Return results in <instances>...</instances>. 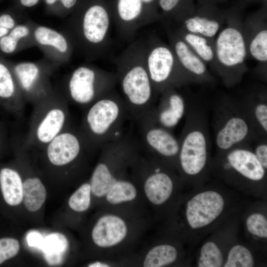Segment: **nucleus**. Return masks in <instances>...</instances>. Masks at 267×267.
Returning <instances> with one entry per match:
<instances>
[{
    "label": "nucleus",
    "mask_w": 267,
    "mask_h": 267,
    "mask_svg": "<svg viewBox=\"0 0 267 267\" xmlns=\"http://www.w3.org/2000/svg\"><path fill=\"white\" fill-rule=\"evenodd\" d=\"M112 24L106 0H79L61 32L71 41L75 51L87 61H92L103 57L109 50Z\"/></svg>",
    "instance_id": "obj_1"
},
{
    "label": "nucleus",
    "mask_w": 267,
    "mask_h": 267,
    "mask_svg": "<svg viewBox=\"0 0 267 267\" xmlns=\"http://www.w3.org/2000/svg\"><path fill=\"white\" fill-rule=\"evenodd\" d=\"M114 63L117 83L130 118L138 125L151 114L158 97L146 65L144 38L130 43Z\"/></svg>",
    "instance_id": "obj_2"
},
{
    "label": "nucleus",
    "mask_w": 267,
    "mask_h": 267,
    "mask_svg": "<svg viewBox=\"0 0 267 267\" xmlns=\"http://www.w3.org/2000/svg\"><path fill=\"white\" fill-rule=\"evenodd\" d=\"M208 106L201 100L190 101L178 138L177 165L188 176H196L206 167L212 146Z\"/></svg>",
    "instance_id": "obj_3"
},
{
    "label": "nucleus",
    "mask_w": 267,
    "mask_h": 267,
    "mask_svg": "<svg viewBox=\"0 0 267 267\" xmlns=\"http://www.w3.org/2000/svg\"><path fill=\"white\" fill-rule=\"evenodd\" d=\"M85 111L80 130L92 150L100 149L124 134L123 126L129 114L124 99L114 89Z\"/></svg>",
    "instance_id": "obj_4"
},
{
    "label": "nucleus",
    "mask_w": 267,
    "mask_h": 267,
    "mask_svg": "<svg viewBox=\"0 0 267 267\" xmlns=\"http://www.w3.org/2000/svg\"><path fill=\"white\" fill-rule=\"evenodd\" d=\"M216 65L214 70L225 87L239 84L248 71L247 48L243 20L236 13L229 12L225 22L215 38Z\"/></svg>",
    "instance_id": "obj_5"
},
{
    "label": "nucleus",
    "mask_w": 267,
    "mask_h": 267,
    "mask_svg": "<svg viewBox=\"0 0 267 267\" xmlns=\"http://www.w3.org/2000/svg\"><path fill=\"white\" fill-rule=\"evenodd\" d=\"M213 142L218 153L250 144L259 135L237 97L226 94L212 104Z\"/></svg>",
    "instance_id": "obj_6"
},
{
    "label": "nucleus",
    "mask_w": 267,
    "mask_h": 267,
    "mask_svg": "<svg viewBox=\"0 0 267 267\" xmlns=\"http://www.w3.org/2000/svg\"><path fill=\"white\" fill-rule=\"evenodd\" d=\"M144 43L147 69L158 96L168 89L193 84L169 44L154 34L144 38Z\"/></svg>",
    "instance_id": "obj_7"
},
{
    "label": "nucleus",
    "mask_w": 267,
    "mask_h": 267,
    "mask_svg": "<svg viewBox=\"0 0 267 267\" xmlns=\"http://www.w3.org/2000/svg\"><path fill=\"white\" fill-rule=\"evenodd\" d=\"M135 214V211L105 208L91 231L92 241L104 251L105 256L117 254L136 237L143 224Z\"/></svg>",
    "instance_id": "obj_8"
},
{
    "label": "nucleus",
    "mask_w": 267,
    "mask_h": 267,
    "mask_svg": "<svg viewBox=\"0 0 267 267\" xmlns=\"http://www.w3.org/2000/svg\"><path fill=\"white\" fill-rule=\"evenodd\" d=\"M115 72L93 65H80L69 73L64 81V96L67 101L84 109L114 89Z\"/></svg>",
    "instance_id": "obj_9"
},
{
    "label": "nucleus",
    "mask_w": 267,
    "mask_h": 267,
    "mask_svg": "<svg viewBox=\"0 0 267 267\" xmlns=\"http://www.w3.org/2000/svg\"><path fill=\"white\" fill-rule=\"evenodd\" d=\"M67 100L53 90L35 104L27 143L32 146H45L68 128Z\"/></svg>",
    "instance_id": "obj_10"
},
{
    "label": "nucleus",
    "mask_w": 267,
    "mask_h": 267,
    "mask_svg": "<svg viewBox=\"0 0 267 267\" xmlns=\"http://www.w3.org/2000/svg\"><path fill=\"white\" fill-rule=\"evenodd\" d=\"M119 38L131 43L138 31L161 19L157 0H112L108 2Z\"/></svg>",
    "instance_id": "obj_11"
},
{
    "label": "nucleus",
    "mask_w": 267,
    "mask_h": 267,
    "mask_svg": "<svg viewBox=\"0 0 267 267\" xmlns=\"http://www.w3.org/2000/svg\"><path fill=\"white\" fill-rule=\"evenodd\" d=\"M9 63L25 101L35 104L53 91L50 78L59 66L45 57L32 62L9 61Z\"/></svg>",
    "instance_id": "obj_12"
},
{
    "label": "nucleus",
    "mask_w": 267,
    "mask_h": 267,
    "mask_svg": "<svg viewBox=\"0 0 267 267\" xmlns=\"http://www.w3.org/2000/svg\"><path fill=\"white\" fill-rule=\"evenodd\" d=\"M138 126L141 145L146 154L170 168L177 165L179 141L173 132L148 120Z\"/></svg>",
    "instance_id": "obj_13"
},
{
    "label": "nucleus",
    "mask_w": 267,
    "mask_h": 267,
    "mask_svg": "<svg viewBox=\"0 0 267 267\" xmlns=\"http://www.w3.org/2000/svg\"><path fill=\"white\" fill-rule=\"evenodd\" d=\"M243 28L248 57L257 62L255 75L261 80H267V21L265 11L247 17Z\"/></svg>",
    "instance_id": "obj_14"
},
{
    "label": "nucleus",
    "mask_w": 267,
    "mask_h": 267,
    "mask_svg": "<svg viewBox=\"0 0 267 267\" xmlns=\"http://www.w3.org/2000/svg\"><path fill=\"white\" fill-rule=\"evenodd\" d=\"M163 22L169 41V44L193 84L201 85L216 84L217 79L209 71L207 64L193 51L168 23Z\"/></svg>",
    "instance_id": "obj_15"
},
{
    "label": "nucleus",
    "mask_w": 267,
    "mask_h": 267,
    "mask_svg": "<svg viewBox=\"0 0 267 267\" xmlns=\"http://www.w3.org/2000/svg\"><path fill=\"white\" fill-rule=\"evenodd\" d=\"M50 163L55 166L69 165L80 159L84 152L92 150L80 130L68 128L45 146Z\"/></svg>",
    "instance_id": "obj_16"
},
{
    "label": "nucleus",
    "mask_w": 267,
    "mask_h": 267,
    "mask_svg": "<svg viewBox=\"0 0 267 267\" xmlns=\"http://www.w3.org/2000/svg\"><path fill=\"white\" fill-rule=\"evenodd\" d=\"M33 38L35 46L44 57L59 67L69 62L75 51L72 43L62 32L36 22Z\"/></svg>",
    "instance_id": "obj_17"
},
{
    "label": "nucleus",
    "mask_w": 267,
    "mask_h": 267,
    "mask_svg": "<svg viewBox=\"0 0 267 267\" xmlns=\"http://www.w3.org/2000/svg\"><path fill=\"white\" fill-rule=\"evenodd\" d=\"M178 89L171 88L164 91L160 95L158 104L144 120H149L173 132L185 117L190 102L178 90Z\"/></svg>",
    "instance_id": "obj_18"
},
{
    "label": "nucleus",
    "mask_w": 267,
    "mask_h": 267,
    "mask_svg": "<svg viewBox=\"0 0 267 267\" xmlns=\"http://www.w3.org/2000/svg\"><path fill=\"white\" fill-rule=\"evenodd\" d=\"M228 12L221 11L214 5L204 4L178 20L164 21L185 31L215 39L224 25Z\"/></svg>",
    "instance_id": "obj_19"
},
{
    "label": "nucleus",
    "mask_w": 267,
    "mask_h": 267,
    "mask_svg": "<svg viewBox=\"0 0 267 267\" xmlns=\"http://www.w3.org/2000/svg\"><path fill=\"white\" fill-rule=\"evenodd\" d=\"M221 167L249 180L258 181L265 176L266 169L252 151L250 144L237 146L218 153Z\"/></svg>",
    "instance_id": "obj_20"
},
{
    "label": "nucleus",
    "mask_w": 267,
    "mask_h": 267,
    "mask_svg": "<svg viewBox=\"0 0 267 267\" xmlns=\"http://www.w3.org/2000/svg\"><path fill=\"white\" fill-rule=\"evenodd\" d=\"M223 207V198L219 193L214 191L200 193L187 203V222L192 228L205 226L218 218Z\"/></svg>",
    "instance_id": "obj_21"
},
{
    "label": "nucleus",
    "mask_w": 267,
    "mask_h": 267,
    "mask_svg": "<svg viewBox=\"0 0 267 267\" xmlns=\"http://www.w3.org/2000/svg\"><path fill=\"white\" fill-rule=\"evenodd\" d=\"M258 134L267 135V90L255 86L237 97Z\"/></svg>",
    "instance_id": "obj_22"
},
{
    "label": "nucleus",
    "mask_w": 267,
    "mask_h": 267,
    "mask_svg": "<svg viewBox=\"0 0 267 267\" xmlns=\"http://www.w3.org/2000/svg\"><path fill=\"white\" fill-rule=\"evenodd\" d=\"M24 101L9 61L0 54V105L10 113L18 114Z\"/></svg>",
    "instance_id": "obj_23"
},
{
    "label": "nucleus",
    "mask_w": 267,
    "mask_h": 267,
    "mask_svg": "<svg viewBox=\"0 0 267 267\" xmlns=\"http://www.w3.org/2000/svg\"><path fill=\"white\" fill-rule=\"evenodd\" d=\"M36 22L30 18L17 24L6 35L0 39V54H15L35 46L33 30Z\"/></svg>",
    "instance_id": "obj_24"
},
{
    "label": "nucleus",
    "mask_w": 267,
    "mask_h": 267,
    "mask_svg": "<svg viewBox=\"0 0 267 267\" xmlns=\"http://www.w3.org/2000/svg\"><path fill=\"white\" fill-rule=\"evenodd\" d=\"M168 23L193 51L214 71L216 65L215 39L185 31Z\"/></svg>",
    "instance_id": "obj_25"
},
{
    "label": "nucleus",
    "mask_w": 267,
    "mask_h": 267,
    "mask_svg": "<svg viewBox=\"0 0 267 267\" xmlns=\"http://www.w3.org/2000/svg\"><path fill=\"white\" fill-rule=\"evenodd\" d=\"M0 187L3 199L10 206H16L23 200V182L18 172L8 167L0 170Z\"/></svg>",
    "instance_id": "obj_26"
},
{
    "label": "nucleus",
    "mask_w": 267,
    "mask_h": 267,
    "mask_svg": "<svg viewBox=\"0 0 267 267\" xmlns=\"http://www.w3.org/2000/svg\"><path fill=\"white\" fill-rule=\"evenodd\" d=\"M178 257L177 249L170 244H160L150 248L141 257L140 266L161 267L174 263Z\"/></svg>",
    "instance_id": "obj_27"
},
{
    "label": "nucleus",
    "mask_w": 267,
    "mask_h": 267,
    "mask_svg": "<svg viewBox=\"0 0 267 267\" xmlns=\"http://www.w3.org/2000/svg\"><path fill=\"white\" fill-rule=\"evenodd\" d=\"M44 186L37 178H27L23 182V200L27 209L31 212L39 210L46 199Z\"/></svg>",
    "instance_id": "obj_28"
},
{
    "label": "nucleus",
    "mask_w": 267,
    "mask_h": 267,
    "mask_svg": "<svg viewBox=\"0 0 267 267\" xmlns=\"http://www.w3.org/2000/svg\"><path fill=\"white\" fill-rule=\"evenodd\" d=\"M161 19L175 21L194 11L192 0H157Z\"/></svg>",
    "instance_id": "obj_29"
},
{
    "label": "nucleus",
    "mask_w": 267,
    "mask_h": 267,
    "mask_svg": "<svg viewBox=\"0 0 267 267\" xmlns=\"http://www.w3.org/2000/svg\"><path fill=\"white\" fill-rule=\"evenodd\" d=\"M67 247L66 237L59 233H54L44 239L42 249L45 253L47 262L53 265L61 261L62 255L65 253Z\"/></svg>",
    "instance_id": "obj_30"
},
{
    "label": "nucleus",
    "mask_w": 267,
    "mask_h": 267,
    "mask_svg": "<svg viewBox=\"0 0 267 267\" xmlns=\"http://www.w3.org/2000/svg\"><path fill=\"white\" fill-rule=\"evenodd\" d=\"M28 18L25 11L13 5L0 11V39L6 35L15 26Z\"/></svg>",
    "instance_id": "obj_31"
},
{
    "label": "nucleus",
    "mask_w": 267,
    "mask_h": 267,
    "mask_svg": "<svg viewBox=\"0 0 267 267\" xmlns=\"http://www.w3.org/2000/svg\"><path fill=\"white\" fill-rule=\"evenodd\" d=\"M91 194L89 182L84 183L70 196L68 201L70 208L77 212L86 211L90 205Z\"/></svg>",
    "instance_id": "obj_32"
},
{
    "label": "nucleus",
    "mask_w": 267,
    "mask_h": 267,
    "mask_svg": "<svg viewBox=\"0 0 267 267\" xmlns=\"http://www.w3.org/2000/svg\"><path fill=\"white\" fill-rule=\"evenodd\" d=\"M222 255L217 245L206 242L202 246L198 260L199 267H220L222 265Z\"/></svg>",
    "instance_id": "obj_33"
},
{
    "label": "nucleus",
    "mask_w": 267,
    "mask_h": 267,
    "mask_svg": "<svg viewBox=\"0 0 267 267\" xmlns=\"http://www.w3.org/2000/svg\"><path fill=\"white\" fill-rule=\"evenodd\" d=\"M254 266L253 257L245 247L237 245L229 252L224 267H252Z\"/></svg>",
    "instance_id": "obj_34"
},
{
    "label": "nucleus",
    "mask_w": 267,
    "mask_h": 267,
    "mask_svg": "<svg viewBox=\"0 0 267 267\" xmlns=\"http://www.w3.org/2000/svg\"><path fill=\"white\" fill-rule=\"evenodd\" d=\"M79 0H44L45 13L64 18L74 10Z\"/></svg>",
    "instance_id": "obj_35"
},
{
    "label": "nucleus",
    "mask_w": 267,
    "mask_h": 267,
    "mask_svg": "<svg viewBox=\"0 0 267 267\" xmlns=\"http://www.w3.org/2000/svg\"><path fill=\"white\" fill-rule=\"evenodd\" d=\"M246 225L248 231L260 237H267V221L262 214L255 213L250 216L247 220Z\"/></svg>",
    "instance_id": "obj_36"
},
{
    "label": "nucleus",
    "mask_w": 267,
    "mask_h": 267,
    "mask_svg": "<svg viewBox=\"0 0 267 267\" xmlns=\"http://www.w3.org/2000/svg\"><path fill=\"white\" fill-rule=\"evenodd\" d=\"M18 241L11 238L0 239V265L15 256L19 252Z\"/></svg>",
    "instance_id": "obj_37"
},
{
    "label": "nucleus",
    "mask_w": 267,
    "mask_h": 267,
    "mask_svg": "<svg viewBox=\"0 0 267 267\" xmlns=\"http://www.w3.org/2000/svg\"><path fill=\"white\" fill-rule=\"evenodd\" d=\"M259 161L267 169V135H259L250 144Z\"/></svg>",
    "instance_id": "obj_38"
},
{
    "label": "nucleus",
    "mask_w": 267,
    "mask_h": 267,
    "mask_svg": "<svg viewBox=\"0 0 267 267\" xmlns=\"http://www.w3.org/2000/svg\"><path fill=\"white\" fill-rule=\"evenodd\" d=\"M44 0H12L15 7L23 11L34 7Z\"/></svg>",
    "instance_id": "obj_39"
},
{
    "label": "nucleus",
    "mask_w": 267,
    "mask_h": 267,
    "mask_svg": "<svg viewBox=\"0 0 267 267\" xmlns=\"http://www.w3.org/2000/svg\"><path fill=\"white\" fill-rule=\"evenodd\" d=\"M27 240L29 246L42 249L44 238L40 233L36 232H31L28 234Z\"/></svg>",
    "instance_id": "obj_40"
},
{
    "label": "nucleus",
    "mask_w": 267,
    "mask_h": 267,
    "mask_svg": "<svg viewBox=\"0 0 267 267\" xmlns=\"http://www.w3.org/2000/svg\"><path fill=\"white\" fill-rule=\"evenodd\" d=\"M7 139L4 125L0 122V150L7 146Z\"/></svg>",
    "instance_id": "obj_41"
},
{
    "label": "nucleus",
    "mask_w": 267,
    "mask_h": 267,
    "mask_svg": "<svg viewBox=\"0 0 267 267\" xmlns=\"http://www.w3.org/2000/svg\"><path fill=\"white\" fill-rule=\"evenodd\" d=\"M113 266L111 261H97L89 264L87 267H110Z\"/></svg>",
    "instance_id": "obj_42"
},
{
    "label": "nucleus",
    "mask_w": 267,
    "mask_h": 267,
    "mask_svg": "<svg viewBox=\"0 0 267 267\" xmlns=\"http://www.w3.org/2000/svg\"><path fill=\"white\" fill-rule=\"evenodd\" d=\"M215 0H204L203 1L202 3H203V5H204V4H209V5H213L214 2Z\"/></svg>",
    "instance_id": "obj_43"
}]
</instances>
